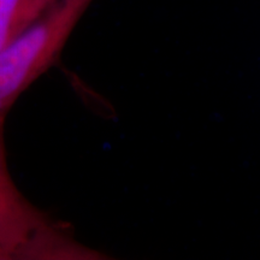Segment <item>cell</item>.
I'll return each mask as SVG.
<instances>
[{
    "mask_svg": "<svg viewBox=\"0 0 260 260\" xmlns=\"http://www.w3.org/2000/svg\"><path fill=\"white\" fill-rule=\"evenodd\" d=\"M94 0H54L4 50L0 51V115L57 60Z\"/></svg>",
    "mask_w": 260,
    "mask_h": 260,
    "instance_id": "cell-1",
    "label": "cell"
},
{
    "mask_svg": "<svg viewBox=\"0 0 260 260\" xmlns=\"http://www.w3.org/2000/svg\"><path fill=\"white\" fill-rule=\"evenodd\" d=\"M5 116L0 115V260H14L17 249L52 219L21 193L11 176L4 141Z\"/></svg>",
    "mask_w": 260,
    "mask_h": 260,
    "instance_id": "cell-2",
    "label": "cell"
},
{
    "mask_svg": "<svg viewBox=\"0 0 260 260\" xmlns=\"http://www.w3.org/2000/svg\"><path fill=\"white\" fill-rule=\"evenodd\" d=\"M54 0H0V51L4 50Z\"/></svg>",
    "mask_w": 260,
    "mask_h": 260,
    "instance_id": "cell-3",
    "label": "cell"
}]
</instances>
